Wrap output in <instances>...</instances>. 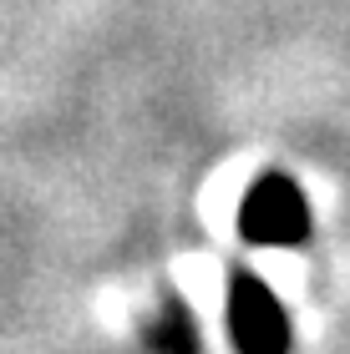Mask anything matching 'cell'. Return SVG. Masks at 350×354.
Instances as JSON below:
<instances>
[{
	"label": "cell",
	"instance_id": "7a4b0ae2",
	"mask_svg": "<svg viewBox=\"0 0 350 354\" xmlns=\"http://www.w3.org/2000/svg\"><path fill=\"white\" fill-rule=\"evenodd\" d=\"M259 273H264L269 283H274V294H279V299H295V288H299V268L284 259V253H264V259H259Z\"/></svg>",
	"mask_w": 350,
	"mask_h": 354
},
{
	"label": "cell",
	"instance_id": "6da1fadb",
	"mask_svg": "<svg viewBox=\"0 0 350 354\" xmlns=\"http://www.w3.org/2000/svg\"><path fill=\"white\" fill-rule=\"evenodd\" d=\"M173 279L188 299H193V309L203 319V329L209 334H224V314H229V288H224V273H218L209 259H183L173 268Z\"/></svg>",
	"mask_w": 350,
	"mask_h": 354
}]
</instances>
